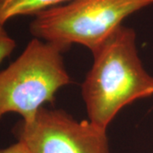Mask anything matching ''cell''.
<instances>
[{
	"label": "cell",
	"mask_w": 153,
	"mask_h": 153,
	"mask_svg": "<svg viewBox=\"0 0 153 153\" xmlns=\"http://www.w3.org/2000/svg\"><path fill=\"white\" fill-rule=\"evenodd\" d=\"M94 61L82 84L88 120L105 129L124 106L153 96V76L139 56L136 33L122 25L92 52Z\"/></svg>",
	"instance_id": "1"
},
{
	"label": "cell",
	"mask_w": 153,
	"mask_h": 153,
	"mask_svg": "<svg viewBox=\"0 0 153 153\" xmlns=\"http://www.w3.org/2000/svg\"><path fill=\"white\" fill-rule=\"evenodd\" d=\"M66 50L34 38L0 71V120L8 113L30 120L44 104L54 101L56 93L71 82L63 60Z\"/></svg>",
	"instance_id": "2"
},
{
	"label": "cell",
	"mask_w": 153,
	"mask_h": 153,
	"mask_svg": "<svg viewBox=\"0 0 153 153\" xmlns=\"http://www.w3.org/2000/svg\"><path fill=\"white\" fill-rule=\"evenodd\" d=\"M152 4L153 0H71L34 16L29 30L65 49L79 44L93 52L124 19Z\"/></svg>",
	"instance_id": "3"
},
{
	"label": "cell",
	"mask_w": 153,
	"mask_h": 153,
	"mask_svg": "<svg viewBox=\"0 0 153 153\" xmlns=\"http://www.w3.org/2000/svg\"><path fill=\"white\" fill-rule=\"evenodd\" d=\"M13 133L33 153H110L106 129L63 110L44 106L32 119L19 122Z\"/></svg>",
	"instance_id": "4"
},
{
	"label": "cell",
	"mask_w": 153,
	"mask_h": 153,
	"mask_svg": "<svg viewBox=\"0 0 153 153\" xmlns=\"http://www.w3.org/2000/svg\"><path fill=\"white\" fill-rule=\"evenodd\" d=\"M71 0H0V22L19 16H36L39 13L68 3Z\"/></svg>",
	"instance_id": "5"
},
{
	"label": "cell",
	"mask_w": 153,
	"mask_h": 153,
	"mask_svg": "<svg viewBox=\"0 0 153 153\" xmlns=\"http://www.w3.org/2000/svg\"><path fill=\"white\" fill-rule=\"evenodd\" d=\"M16 47L15 39L11 38L4 28V24L0 22V64L8 58Z\"/></svg>",
	"instance_id": "6"
},
{
	"label": "cell",
	"mask_w": 153,
	"mask_h": 153,
	"mask_svg": "<svg viewBox=\"0 0 153 153\" xmlns=\"http://www.w3.org/2000/svg\"><path fill=\"white\" fill-rule=\"evenodd\" d=\"M0 153H33L29 148L22 141L17 140L16 143L10 146L0 149Z\"/></svg>",
	"instance_id": "7"
}]
</instances>
